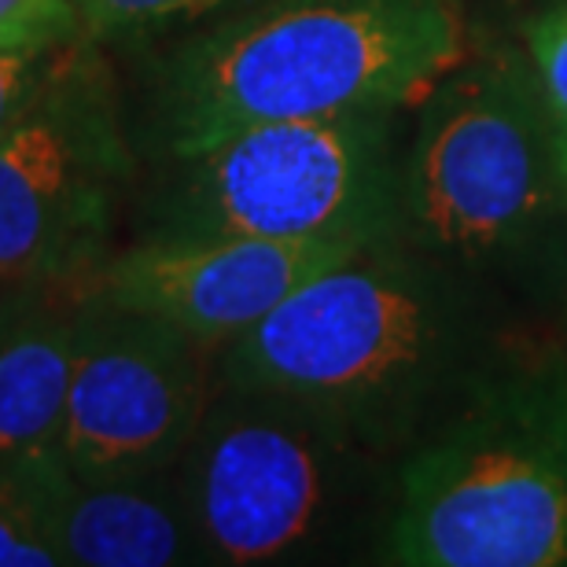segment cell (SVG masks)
I'll list each match as a JSON object with an SVG mask.
<instances>
[{"instance_id": "7c38bea8", "label": "cell", "mask_w": 567, "mask_h": 567, "mask_svg": "<svg viewBox=\"0 0 567 567\" xmlns=\"http://www.w3.org/2000/svg\"><path fill=\"white\" fill-rule=\"evenodd\" d=\"M63 472V457L0 464V567H63L55 546Z\"/></svg>"}, {"instance_id": "52a82bcc", "label": "cell", "mask_w": 567, "mask_h": 567, "mask_svg": "<svg viewBox=\"0 0 567 567\" xmlns=\"http://www.w3.org/2000/svg\"><path fill=\"white\" fill-rule=\"evenodd\" d=\"M130 169L111 78L71 44L0 133V288H89Z\"/></svg>"}, {"instance_id": "9c48e42d", "label": "cell", "mask_w": 567, "mask_h": 567, "mask_svg": "<svg viewBox=\"0 0 567 567\" xmlns=\"http://www.w3.org/2000/svg\"><path fill=\"white\" fill-rule=\"evenodd\" d=\"M354 251L361 244L343 240L144 236L137 247L100 266L89 291L221 347Z\"/></svg>"}, {"instance_id": "30bf717a", "label": "cell", "mask_w": 567, "mask_h": 567, "mask_svg": "<svg viewBox=\"0 0 567 567\" xmlns=\"http://www.w3.org/2000/svg\"><path fill=\"white\" fill-rule=\"evenodd\" d=\"M55 546L63 567L207 564L177 464L107 483H82L66 468L55 494Z\"/></svg>"}, {"instance_id": "277c9868", "label": "cell", "mask_w": 567, "mask_h": 567, "mask_svg": "<svg viewBox=\"0 0 567 567\" xmlns=\"http://www.w3.org/2000/svg\"><path fill=\"white\" fill-rule=\"evenodd\" d=\"M203 557L225 567L383 553L399 461L332 413L277 391L218 383L177 461Z\"/></svg>"}, {"instance_id": "ba28073f", "label": "cell", "mask_w": 567, "mask_h": 567, "mask_svg": "<svg viewBox=\"0 0 567 567\" xmlns=\"http://www.w3.org/2000/svg\"><path fill=\"white\" fill-rule=\"evenodd\" d=\"M218 347L82 291L63 416L74 480L107 483L166 472L188 450L218 388Z\"/></svg>"}, {"instance_id": "6da1fadb", "label": "cell", "mask_w": 567, "mask_h": 567, "mask_svg": "<svg viewBox=\"0 0 567 567\" xmlns=\"http://www.w3.org/2000/svg\"><path fill=\"white\" fill-rule=\"evenodd\" d=\"M480 280L399 240L369 244L218 347V383L291 394L391 461L497 361Z\"/></svg>"}, {"instance_id": "e0dca14e", "label": "cell", "mask_w": 567, "mask_h": 567, "mask_svg": "<svg viewBox=\"0 0 567 567\" xmlns=\"http://www.w3.org/2000/svg\"><path fill=\"white\" fill-rule=\"evenodd\" d=\"M557 147H560V174L567 185V122H557Z\"/></svg>"}, {"instance_id": "8992f818", "label": "cell", "mask_w": 567, "mask_h": 567, "mask_svg": "<svg viewBox=\"0 0 567 567\" xmlns=\"http://www.w3.org/2000/svg\"><path fill=\"white\" fill-rule=\"evenodd\" d=\"M177 163L152 236L399 240V111L258 122Z\"/></svg>"}, {"instance_id": "8fae6325", "label": "cell", "mask_w": 567, "mask_h": 567, "mask_svg": "<svg viewBox=\"0 0 567 567\" xmlns=\"http://www.w3.org/2000/svg\"><path fill=\"white\" fill-rule=\"evenodd\" d=\"M82 291L11 288L0 299V464L63 457Z\"/></svg>"}, {"instance_id": "9a60e30c", "label": "cell", "mask_w": 567, "mask_h": 567, "mask_svg": "<svg viewBox=\"0 0 567 567\" xmlns=\"http://www.w3.org/2000/svg\"><path fill=\"white\" fill-rule=\"evenodd\" d=\"M74 41L52 49H0V133L27 111Z\"/></svg>"}, {"instance_id": "5b68a950", "label": "cell", "mask_w": 567, "mask_h": 567, "mask_svg": "<svg viewBox=\"0 0 567 567\" xmlns=\"http://www.w3.org/2000/svg\"><path fill=\"white\" fill-rule=\"evenodd\" d=\"M560 218L557 115L530 55L461 60L421 100L402 163L399 244L480 280L535 255Z\"/></svg>"}, {"instance_id": "ac0fdd59", "label": "cell", "mask_w": 567, "mask_h": 567, "mask_svg": "<svg viewBox=\"0 0 567 567\" xmlns=\"http://www.w3.org/2000/svg\"><path fill=\"white\" fill-rule=\"evenodd\" d=\"M8 291H11V288H0V299H4V295H8Z\"/></svg>"}, {"instance_id": "3957f363", "label": "cell", "mask_w": 567, "mask_h": 567, "mask_svg": "<svg viewBox=\"0 0 567 567\" xmlns=\"http://www.w3.org/2000/svg\"><path fill=\"white\" fill-rule=\"evenodd\" d=\"M383 560L567 564V358L505 354L399 461Z\"/></svg>"}, {"instance_id": "7a4b0ae2", "label": "cell", "mask_w": 567, "mask_h": 567, "mask_svg": "<svg viewBox=\"0 0 567 567\" xmlns=\"http://www.w3.org/2000/svg\"><path fill=\"white\" fill-rule=\"evenodd\" d=\"M461 60L457 0H262L163 63L158 137L192 155L258 122L421 107Z\"/></svg>"}, {"instance_id": "4fadbf2b", "label": "cell", "mask_w": 567, "mask_h": 567, "mask_svg": "<svg viewBox=\"0 0 567 567\" xmlns=\"http://www.w3.org/2000/svg\"><path fill=\"white\" fill-rule=\"evenodd\" d=\"M71 4L89 33L118 38V33L152 30L174 19L207 16V11L229 4V0H71Z\"/></svg>"}, {"instance_id": "2e32d148", "label": "cell", "mask_w": 567, "mask_h": 567, "mask_svg": "<svg viewBox=\"0 0 567 567\" xmlns=\"http://www.w3.org/2000/svg\"><path fill=\"white\" fill-rule=\"evenodd\" d=\"M527 55L535 63L542 89H546L553 115L557 122H567V4L530 22Z\"/></svg>"}, {"instance_id": "5bb4252c", "label": "cell", "mask_w": 567, "mask_h": 567, "mask_svg": "<svg viewBox=\"0 0 567 567\" xmlns=\"http://www.w3.org/2000/svg\"><path fill=\"white\" fill-rule=\"evenodd\" d=\"M71 0H0V49H52L78 38Z\"/></svg>"}]
</instances>
